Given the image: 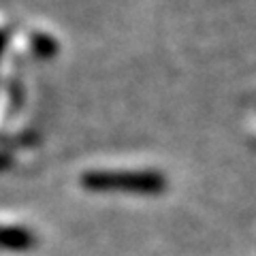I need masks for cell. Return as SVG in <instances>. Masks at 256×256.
<instances>
[{"mask_svg":"<svg viewBox=\"0 0 256 256\" xmlns=\"http://www.w3.org/2000/svg\"><path fill=\"white\" fill-rule=\"evenodd\" d=\"M82 186L102 194L156 196L166 190V180L158 171H90L82 178Z\"/></svg>","mask_w":256,"mask_h":256,"instance_id":"6da1fadb","label":"cell"},{"mask_svg":"<svg viewBox=\"0 0 256 256\" xmlns=\"http://www.w3.org/2000/svg\"><path fill=\"white\" fill-rule=\"evenodd\" d=\"M34 244V237H32L26 228L22 226H0V248L2 250H28V248Z\"/></svg>","mask_w":256,"mask_h":256,"instance_id":"7a4b0ae2","label":"cell"}]
</instances>
